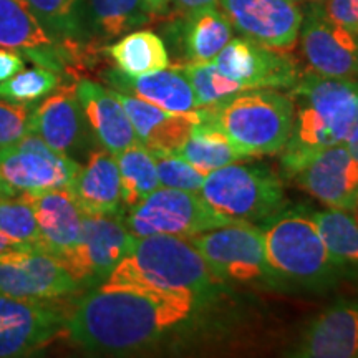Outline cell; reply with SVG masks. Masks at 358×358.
<instances>
[{
  "label": "cell",
  "mask_w": 358,
  "mask_h": 358,
  "mask_svg": "<svg viewBox=\"0 0 358 358\" xmlns=\"http://www.w3.org/2000/svg\"><path fill=\"white\" fill-rule=\"evenodd\" d=\"M103 78L116 92L140 98L173 113H189L199 108L194 90L179 66H166L141 77H128L120 70L111 69L103 73Z\"/></svg>",
  "instance_id": "cell-23"
},
{
  "label": "cell",
  "mask_w": 358,
  "mask_h": 358,
  "mask_svg": "<svg viewBox=\"0 0 358 358\" xmlns=\"http://www.w3.org/2000/svg\"><path fill=\"white\" fill-rule=\"evenodd\" d=\"M13 249H19V248H17V244L12 243L8 237H6L2 234V232H0V254L8 252V250H13Z\"/></svg>",
  "instance_id": "cell-42"
},
{
  "label": "cell",
  "mask_w": 358,
  "mask_h": 358,
  "mask_svg": "<svg viewBox=\"0 0 358 358\" xmlns=\"http://www.w3.org/2000/svg\"><path fill=\"white\" fill-rule=\"evenodd\" d=\"M262 232L271 285L319 289L340 272L312 214L284 209L262 227Z\"/></svg>",
  "instance_id": "cell-4"
},
{
  "label": "cell",
  "mask_w": 358,
  "mask_h": 358,
  "mask_svg": "<svg viewBox=\"0 0 358 358\" xmlns=\"http://www.w3.org/2000/svg\"><path fill=\"white\" fill-rule=\"evenodd\" d=\"M216 277L187 237L155 234L134 237L129 252L118 262L100 290L209 294Z\"/></svg>",
  "instance_id": "cell-3"
},
{
  "label": "cell",
  "mask_w": 358,
  "mask_h": 358,
  "mask_svg": "<svg viewBox=\"0 0 358 358\" xmlns=\"http://www.w3.org/2000/svg\"><path fill=\"white\" fill-rule=\"evenodd\" d=\"M0 47L17 50L58 73L66 52L48 35L25 0H0Z\"/></svg>",
  "instance_id": "cell-19"
},
{
  "label": "cell",
  "mask_w": 358,
  "mask_h": 358,
  "mask_svg": "<svg viewBox=\"0 0 358 358\" xmlns=\"http://www.w3.org/2000/svg\"><path fill=\"white\" fill-rule=\"evenodd\" d=\"M345 145H347L348 150H350V153L353 155V158L358 161V127H357L355 131L352 133V136L348 138Z\"/></svg>",
  "instance_id": "cell-41"
},
{
  "label": "cell",
  "mask_w": 358,
  "mask_h": 358,
  "mask_svg": "<svg viewBox=\"0 0 358 358\" xmlns=\"http://www.w3.org/2000/svg\"><path fill=\"white\" fill-rule=\"evenodd\" d=\"M69 191L83 214L110 216L123 214L122 179L115 155L110 151H92L87 163L80 164Z\"/></svg>",
  "instance_id": "cell-22"
},
{
  "label": "cell",
  "mask_w": 358,
  "mask_h": 358,
  "mask_svg": "<svg viewBox=\"0 0 358 358\" xmlns=\"http://www.w3.org/2000/svg\"><path fill=\"white\" fill-rule=\"evenodd\" d=\"M222 77L239 88H292L301 78L297 64L282 50L264 47L254 40L231 38L213 60Z\"/></svg>",
  "instance_id": "cell-13"
},
{
  "label": "cell",
  "mask_w": 358,
  "mask_h": 358,
  "mask_svg": "<svg viewBox=\"0 0 358 358\" xmlns=\"http://www.w3.org/2000/svg\"><path fill=\"white\" fill-rule=\"evenodd\" d=\"M122 179L123 209H131L158 189L159 178L153 155L141 143L115 155Z\"/></svg>",
  "instance_id": "cell-30"
},
{
  "label": "cell",
  "mask_w": 358,
  "mask_h": 358,
  "mask_svg": "<svg viewBox=\"0 0 358 358\" xmlns=\"http://www.w3.org/2000/svg\"><path fill=\"white\" fill-rule=\"evenodd\" d=\"M151 155L155 158L161 186L171 187V189L198 192L199 194L208 174L196 168L194 164H191L181 155L174 153V151H158V153Z\"/></svg>",
  "instance_id": "cell-35"
},
{
  "label": "cell",
  "mask_w": 358,
  "mask_h": 358,
  "mask_svg": "<svg viewBox=\"0 0 358 358\" xmlns=\"http://www.w3.org/2000/svg\"><path fill=\"white\" fill-rule=\"evenodd\" d=\"M40 234V249L60 261L78 243L83 226L82 209L69 187L30 196Z\"/></svg>",
  "instance_id": "cell-24"
},
{
  "label": "cell",
  "mask_w": 358,
  "mask_h": 358,
  "mask_svg": "<svg viewBox=\"0 0 358 358\" xmlns=\"http://www.w3.org/2000/svg\"><path fill=\"white\" fill-rule=\"evenodd\" d=\"M178 155L194 164L203 173H211L214 169L237 163L239 159L248 158L243 151L229 140L226 133L211 122L203 108V120L194 124L189 136L179 150Z\"/></svg>",
  "instance_id": "cell-28"
},
{
  "label": "cell",
  "mask_w": 358,
  "mask_h": 358,
  "mask_svg": "<svg viewBox=\"0 0 358 358\" xmlns=\"http://www.w3.org/2000/svg\"><path fill=\"white\" fill-rule=\"evenodd\" d=\"M196 301L198 297L189 290L96 289L69 312L64 334L90 353L127 355L151 345L185 322Z\"/></svg>",
  "instance_id": "cell-1"
},
{
  "label": "cell",
  "mask_w": 358,
  "mask_h": 358,
  "mask_svg": "<svg viewBox=\"0 0 358 358\" xmlns=\"http://www.w3.org/2000/svg\"><path fill=\"white\" fill-rule=\"evenodd\" d=\"M32 105L0 100V150L19 143L30 133Z\"/></svg>",
  "instance_id": "cell-36"
},
{
  "label": "cell",
  "mask_w": 358,
  "mask_h": 358,
  "mask_svg": "<svg viewBox=\"0 0 358 358\" xmlns=\"http://www.w3.org/2000/svg\"><path fill=\"white\" fill-rule=\"evenodd\" d=\"M322 239L340 272H358V226L342 209H327L312 214Z\"/></svg>",
  "instance_id": "cell-31"
},
{
  "label": "cell",
  "mask_w": 358,
  "mask_h": 358,
  "mask_svg": "<svg viewBox=\"0 0 358 358\" xmlns=\"http://www.w3.org/2000/svg\"><path fill=\"white\" fill-rule=\"evenodd\" d=\"M179 12L189 13L204 7H216L217 0H171Z\"/></svg>",
  "instance_id": "cell-39"
},
{
  "label": "cell",
  "mask_w": 358,
  "mask_h": 358,
  "mask_svg": "<svg viewBox=\"0 0 358 358\" xmlns=\"http://www.w3.org/2000/svg\"><path fill=\"white\" fill-rule=\"evenodd\" d=\"M133 237L169 234L191 237L232 222L203 199L198 192L159 186L148 198L128 209L123 219Z\"/></svg>",
  "instance_id": "cell-8"
},
{
  "label": "cell",
  "mask_w": 358,
  "mask_h": 358,
  "mask_svg": "<svg viewBox=\"0 0 358 358\" xmlns=\"http://www.w3.org/2000/svg\"><path fill=\"white\" fill-rule=\"evenodd\" d=\"M60 301L0 294V358L29 357L64 334L69 312Z\"/></svg>",
  "instance_id": "cell-11"
},
{
  "label": "cell",
  "mask_w": 358,
  "mask_h": 358,
  "mask_svg": "<svg viewBox=\"0 0 358 358\" xmlns=\"http://www.w3.org/2000/svg\"><path fill=\"white\" fill-rule=\"evenodd\" d=\"M203 199L229 221L267 224L285 208L284 186L271 169L231 163L208 173Z\"/></svg>",
  "instance_id": "cell-6"
},
{
  "label": "cell",
  "mask_w": 358,
  "mask_h": 358,
  "mask_svg": "<svg viewBox=\"0 0 358 358\" xmlns=\"http://www.w3.org/2000/svg\"><path fill=\"white\" fill-rule=\"evenodd\" d=\"M187 239L198 249L217 280L232 284L264 280L271 285L264 232L256 224L232 221Z\"/></svg>",
  "instance_id": "cell-7"
},
{
  "label": "cell",
  "mask_w": 358,
  "mask_h": 358,
  "mask_svg": "<svg viewBox=\"0 0 358 358\" xmlns=\"http://www.w3.org/2000/svg\"><path fill=\"white\" fill-rule=\"evenodd\" d=\"M292 131L280 151V163L295 176L327 148L347 143L358 127V82L353 78L301 75L294 85Z\"/></svg>",
  "instance_id": "cell-2"
},
{
  "label": "cell",
  "mask_w": 358,
  "mask_h": 358,
  "mask_svg": "<svg viewBox=\"0 0 358 358\" xmlns=\"http://www.w3.org/2000/svg\"><path fill=\"white\" fill-rule=\"evenodd\" d=\"M294 2H302V0H294Z\"/></svg>",
  "instance_id": "cell-46"
},
{
  "label": "cell",
  "mask_w": 358,
  "mask_h": 358,
  "mask_svg": "<svg viewBox=\"0 0 358 358\" xmlns=\"http://www.w3.org/2000/svg\"><path fill=\"white\" fill-rule=\"evenodd\" d=\"M317 7L330 22L358 34V0H324Z\"/></svg>",
  "instance_id": "cell-37"
},
{
  "label": "cell",
  "mask_w": 358,
  "mask_h": 358,
  "mask_svg": "<svg viewBox=\"0 0 358 358\" xmlns=\"http://www.w3.org/2000/svg\"><path fill=\"white\" fill-rule=\"evenodd\" d=\"M203 108L248 158L280 153L292 131V96L274 88L245 90Z\"/></svg>",
  "instance_id": "cell-5"
},
{
  "label": "cell",
  "mask_w": 358,
  "mask_h": 358,
  "mask_svg": "<svg viewBox=\"0 0 358 358\" xmlns=\"http://www.w3.org/2000/svg\"><path fill=\"white\" fill-rule=\"evenodd\" d=\"M113 92L127 111L138 140L151 153H158V151L176 153L179 148L185 145L194 124L203 120V108L189 111V113H173L140 98L129 96L127 93L116 92V90Z\"/></svg>",
  "instance_id": "cell-18"
},
{
  "label": "cell",
  "mask_w": 358,
  "mask_h": 358,
  "mask_svg": "<svg viewBox=\"0 0 358 358\" xmlns=\"http://www.w3.org/2000/svg\"><path fill=\"white\" fill-rule=\"evenodd\" d=\"M189 80L192 90H194L196 101L199 108L203 106H213L217 103L226 101L227 98L241 93L234 83L222 77L219 71L214 69L213 62L206 64H186L179 66Z\"/></svg>",
  "instance_id": "cell-34"
},
{
  "label": "cell",
  "mask_w": 358,
  "mask_h": 358,
  "mask_svg": "<svg viewBox=\"0 0 358 358\" xmlns=\"http://www.w3.org/2000/svg\"><path fill=\"white\" fill-rule=\"evenodd\" d=\"M43 29L55 42L66 48L88 40L83 20V0H25Z\"/></svg>",
  "instance_id": "cell-29"
},
{
  "label": "cell",
  "mask_w": 358,
  "mask_h": 358,
  "mask_svg": "<svg viewBox=\"0 0 358 358\" xmlns=\"http://www.w3.org/2000/svg\"><path fill=\"white\" fill-rule=\"evenodd\" d=\"M60 87V73L48 66L22 69L10 78L0 82V100L32 105Z\"/></svg>",
  "instance_id": "cell-33"
},
{
  "label": "cell",
  "mask_w": 358,
  "mask_h": 358,
  "mask_svg": "<svg viewBox=\"0 0 358 358\" xmlns=\"http://www.w3.org/2000/svg\"><path fill=\"white\" fill-rule=\"evenodd\" d=\"M292 355L358 358V302H340L322 312L307 327Z\"/></svg>",
  "instance_id": "cell-20"
},
{
  "label": "cell",
  "mask_w": 358,
  "mask_h": 358,
  "mask_svg": "<svg viewBox=\"0 0 358 358\" xmlns=\"http://www.w3.org/2000/svg\"><path fill=\"white\" fill-rule=\"evenodd\" d=\"M301 47L308 66L322 77H358V34L330 22L312 2L302 20Z\"/></svg>",
  "instance_id": "cell-15"
},
{
  "label": "cell",
  "mask_w": 358,
  "mask_h": 358,
  "mask_svg": "<svg viewBox=\"0 0 358 358\" xmlns=\"http://www.w3.org/2000/svg\"><path fill=\"white\" fill-rule=\"evenodd\" d=\"M310 2H313V3H320V2H324V0H310Z\"/></svg>",
  "instance_id": "cell-45"
},
{
  "label": "cell",
  "mask_w": 358,
  "mask_h": 358,
  "mask_svg": "<svg viewBox=\"0 0 358 358\" xmlns=\"http://www.w3.org/2000/svg\"><path fill=\"white\" fill-rule=\"evenodd\" d=\"M0 232L19 249H40L37 219L30 196H0Z\"/></svg>",
  "instance_id": "cell-32"
},
{
  "label": "cell",
  "mask_w": 358,
  "mask_h": 358,
  "mask_svg": "<svg viewBox=\"0 0 358 358\" xmlns=\"http://www.w3.org/2000/svg\"><path fill=\"white\" fill-rule=\"evenodd\" d=\"M30 133L37 134L58 153L75 156L88 146L90 127L75 85L58 87L32 106Z\"/></svg>",
  "instance_id": "cell-16"
},
{
  "label": "cell",
  "mask_w": 358,
  "mask_h": 358,
  "mask_svg": "<svg viewBox=\"0 0 358 358\" xmlns=\"http://www.w3.org/2000/svg\"><path fill=\"white\" fill-rule=\"evenodd\" d=\"M185 15L174 32L187 64L213 62L232 38L234 29L229 19L216 7H204Z\"/></svg>",
  "instance_id": "cell-25"
},
{
  "label": "cell",
  "mask_w": 358,
  "mask_h": 358,
  "mask_svg": "<svg viewBox=\"0 0 358 358\" xmlns=\"http://www.w3.org/2000/svg\"><path fill=\"white\" fill-rule=\"evenodd\" d=\"M148 0H83V20L88 40L118 38L153 20Z\"/></svg>",
  "instance_id": "cell-26"
},
{
  "label": "cell",
  "mask_w": 358,
  "mask_h": 358,
  "mask_svg": "<svg viewBox=\"0 0 358 358\" xmlns=\"http://www.w3.org/2000/svg\"><path fill=\"white\" fill-rule=\"evenodd\" d=\"M294 178L308 194L330 209L348 211L358 199V161L345 143L320 151Z\"/></svg>",
  "instance_id": "cell-17"
},
{
  "label": "cell",
  "mask_w": 358,
  "mask_h": 358,
  "mask_svg": "<svg viewBox=\"0 0 358 358\" xmlns=\"http://www.w3.org/2000/svg\"><path fill=\"white\" fill-rule=\"evenodd\" d=\"M134 243L128 227L118 214L83 216L78 243L60 262L73 275L80 287H100Z\"/></svg>",
  "instance_id": "cell-10"
},
{
  "label": "cell",
  "mask_w": 358,
  "mask_h": 358,
  "mask_svg": "<svg viewBox=\"0 0 358 358\" xmlns=\"http://www.w3.org/2000/svg\"><path fill=\"white\" fill-rule=\"evenodd\" d=\"M75 88L90 131L103 150L118 155L120 151L140 143L127 111L115 96L113 90L87 78L80 80Z\"/></svg>",
  "instance_id": "cell-21"
},
{
  "label": "cell",
  "mask_w": 358,
  "mask_h": 358,
  "mask_svg": "<svg viewBox=\"0 0 358 358\" xmlns=\"http://www.w3.org/2000/svg\"><path fill=\"white\" fill-rule=\"evenodd\" d=\"M148 3H150L151 10H153L156 15H161V13H164L168 10L171 0H148Z\"/></svg>",
  "instance_id": "cell-40"
},
{
  "label": "cell",
  "mask_w": 358,
  "mask_h": 358,
  "mask_svg": "<svg viewBox=\"0 0 358 358\" xmlns=\"http://www.w3.org/2000/svg\"><path fill=\"white\" fill-rule=\"evenodd\" d=\"M0 196H7V194H6V191H3V186H2V182H0Z\"/></svg>",
  "instance_id": "cell-44"
},
{
  "label": "cell",
  "mask_w": 358,
  "mask_h": 358,
  "mask_svg": "<svg viewBox=\"0 0 358 358\" xmlns=\"http://www.w3.org/2000/svg\"><path fill=\"white\" fill-rule=\"evenodd\" d=\"M106 53L116 70L128 77L155 73L169 66V53L164 40L151 30H133L111 43Z\"/></svg>",
  "instance_id": "cell-27"
},
{
  "label": "cell",
  "mask_w": 358,
  "mask_h": 358,
  "mask_svg": "<svg viewBox=\"0 0 358 358\" xmlns=\"http://www.w3.org/2000/svg\"><path fill=\"white\" fill-rule=\"evenodd\" d=\"M80 290L66 267L43 249L0 254V294L30 301H55Z\"/></svg>",
  "instance_id": "cell-12"
},
{
  "label": "cell",
  "mask_w": 358,
  "mask_h": 358,
  "mask_svg": "<svg viewBox=\"0 0 358 358\" xmlns=\"http://www.w3.org/2000/svg\"><path fill=\"white\" fill-rule=\"evenodd\" d=\"M347 213L350 214L352 219H353V221H355V224H357V226H358V199L355 201V203H353V206H352L350 209H348Z\"/></svg>",
  "instance_id": "cell-43"
},
{
  "label": "cell",
  "mask_w": 358,
  "mask_h": 358,
  "mask_svg": "<svg viewBox=\"0 0 358 358\" xmlns=\"http://www.w3.org/2000/svg\"><path fill=\"white\" fill-rule=\"evenodd\" d=\"M24 69V57L17 50L0 47V82L10 78Z\"/></svg>",
  "instance_id": "cell-38"
},
{
  "label": "cell",
  "mask_w": 358,
  "mask_h": 358,
  "mask_svg": "<svg viewBox=\"0 0 358 358\" xmlns=\"http://www.w3.org/2000/svg\"><path fill=\"white\" fill-rule=\"evenodd\" d=\"M78 169L77 159L52 150L34 133L0 150V182L7 196H37L69 187Z\"/></svg>",
  "instance_id": "cell-9"
},
{
  "label": "cell",
  "mask_w": 358,
  "mask_h": 358,
  "mask_svg": "<svg viewBox=\"0 0 358 358\" xmlns=\"http://www.w3.org/2000/svg\"><path fill=\"white\" fill-rule=\"evenodd\" d=\"M232 29L264 47L289 50L297 42L303 13L294 0H217Z\"/></svg>",
  "instance_id": "cell-14"
}]
</instances>
